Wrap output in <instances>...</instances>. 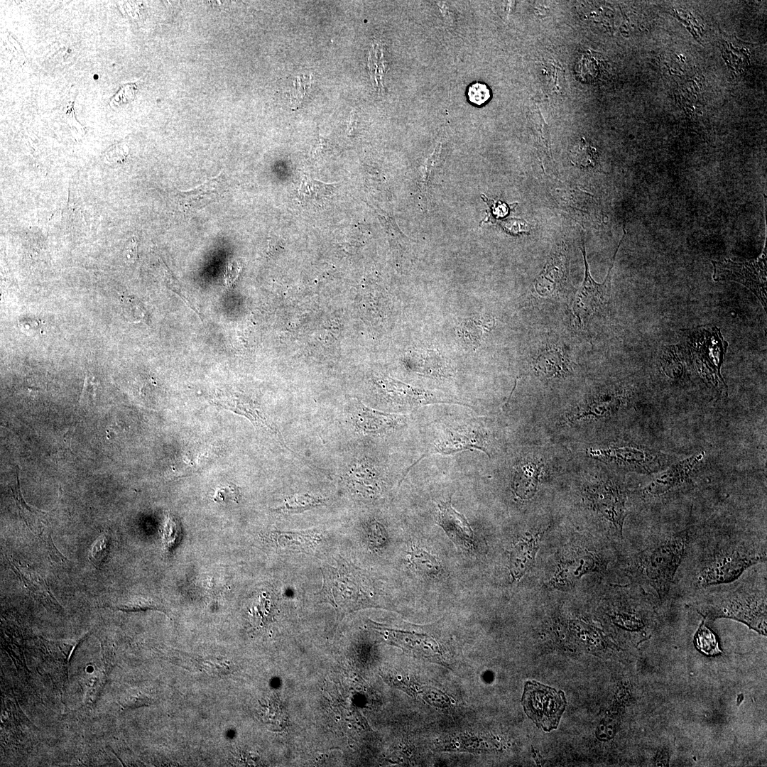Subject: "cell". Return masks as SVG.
Masks as SVG:
<instances>
[{
  "instance_id": "cell-32",
  "label": "cell",
  "mask_w": 767,
  "mask_h": 767,
  "mask_svg": "<svg viewBox=\"0 0 767 767\" xmlns=\"http://www.w3.org/2000/svg\"><path fill=\"white\" fill-rule=\"evenodd\" d=\"M333 186L313 179H305L300 186V195L306 201H320L330 195Z\"/></svg>"
},
{
  "instance_id": "cell-8",
  "label": "cell",
  "mask_w": 767,
  "mask_h": 767,
  "mask_svg": "<svg viewBox=\"0 0 767 767\" xmlns=\"http://www.w3.org/2000/svg\"><path fill=\"white\" fill-rule=\"evenodd\" d=\"M624 234L612 258L611 263L604 281L598 283L592 278L586 258L585 247L583 244L582 253L584 261V278L583 283L575 295L573 301V311L580 318L604 311L611 302V274L619 248L626 235L625 226Z\"/></svg>"
},
{
  "instance_id": "cell-1",
  "label": "cell",
  "mask_w": 767,
  "mask_h": 767,
  "mask_svg": "<svg viewBox=\"0 0 767 767\" xmlns=\"http://www.w3.org/2000/svg\"><path fill=\"white\" fill-rule=\"evenodd\" d=\"M697 549L687 576L695 592L737 580L746 570L766 560V543L746 534H709Z\"/></svg>"
},
{
  "instance_id": "cell-9",
  "label": "cell",
  "mask_w": 767,
  "mask_h": 767,
  "mask_svg": "<svg viewBox=\"0 0 767 767\" xmlns=\"http://www.w3.org/2000/svg\"><path fill=\"white\" fill-rule=\"evenodd\" d=\"M701 452L678 462L660 474L642 489L646 498H656L675 492L690 482L691 474L704 457Z\"/></svg>"
},
{
  "instance_id": "cell-19",
  "label": "cell",
  "mask_w": 767,
  "mask_h": 767,
  "mask_svg": "<svg viewBox=\"0 0 767 767\" xmlns=\"http://www.w3.org/2000/svg\"><path fill=\"white\" fill-rule=\"evenodd\" d=\"M222 173L206 180L193 188L180 190L178 198L180 205L187 210L200 209L215 201L225 190Z\"/></svg>"
},
{
  "instance_id": "cell-43",
  "label": "cell",
  "mask_w": 767,
  "mask_h": 767,
  "mask_svg": "<svg viewBox=\"0 0 767 767\" xmlns=\"http://www.w3.org/2000/svg\"><path fill=\"white\" fill-rule=\"evenodd\" d=\"M503 226L509 232L519 233L525 231L526 224L524 221L518 219H511L508 222H506Z\"/></svg>"
},
{
  "instance_id": "cell-2",
  "label": "cell",
  "mask_w": 767,
  "mask_h": 767,
  "mask_svg": "<svg viewBox=\"0 0 767 767\" xmlns=\"http://www.w3.org/2000/svg\"><path fill=\"white\" fill-rule=\"evenodd\" d=\"M690 530L657 535L635 560L640 581L659 599L668 594L692 538Z\"/></svg>"
},
{
  "instance_id": "cell-20",
  "label": "cell",
  "mask_w": 767,
  "mask_h": 767,
  "mask_svg": "<svg viewBox=\"0 0 767 767\" xmlns=\"http://www.w3.org/2000/svg\"><path fill=\"white\" fill-rule=\"evenodd\" d=\"M603 489L597 501V508L621 535L626 516L625 496L619 487L611 484L606 485Z\"/></svg>"
},
{
  "instance_id": "cell-12",
  "label": "cell",
  "mask_w": 767,
  "mask_h": 767,
  "mask_svg": "<svg viewBox=\"0 0 767 767\" xmlns=\"http://www.w3.org/2000/svg\"><path fill=\"white\" fill-rule=\"evenodd\" d=\"M377 383L385 392L386 396H388L392 401L399 404L410 406L437 403L462 404L459 401L449 398L447 396H437V394L433 392L416 389L390 378L380 379Z\"/></svg>"
},
{
  "instance_id": "cell-11",
  "label": "cell",
  "mask_w": 767,
  "mask_h": 767,
  "mask_svg": "<svg viewBox=\"0 0 767 767\" xmlns=\"http://www.w3.org/2000/svg\"><path fill=\"white\" fill-rule=\"evenodd\" d=\"M88 634L76 640H50L39 636L38 642L42 657L48 666L54 668L61 683V692L68 682V663L74 649Z\"/></svg>"
},
{
  "instance_id": "cell-28",
  "label": "cell",
  "mask_w": 767,
  "mask_h": 767,
  "mask_svg": "<svg viewBox=\"0 0 767 767\" xmlns=\"http://www.w3.org/2000/svg\"><path fill=\"white\" fill-rule=\"evenodd\" d=\"M694 643L697 650L707 656H714L722 651L713 631L702 623L694 636Z\"/></svg>"
},
{
  "instance_id": "cell-24",
  "label": "cell",
  "mask_w": 767,
  "mask_h": 767,
  "mask_svg": "<svg viewBox=\"0 0 767 767\" xmlns=\"http://www.w3.org/2000/svg\"><path fill=\"white\" fill-rule=\"evenodd\" d=\"M327 501L324 497L307 493L298 494L288 497L272 511L281 513H298L321 506Z\"/></svg>"
},
{
  "instance_id": "cell-31",
  "label": "cell",
  "mask_w": 767,
  "mask_h": 767,
  "mask_svg": "<svg viewBox=\"0 0 767 767\" xmlns=\"http://www.w3.org/2000/svg\"><path fill=\"white\" fill-rule=\"evenodd\" d=\"M110 609L126 612H136L146 610L163 611L161 604L151 597L134 596L126 602L115 606H109Z\"/></svg>"
},
{
  "instance_id": "cell-23",
  "label": "cell",
  "mask_w": 767,
  "mask_h": 767,
  "mask_svg": "<svg viewBox=\"0 0 767 767\" xmlns=\"http://www.w3.org/2000/svg\"><path fill=\"white\" fill-rule=\"evenodd\" d=\"M538 469L533 463L521 464L516 469L513 481V489L521 499L532 497L536 490Z\"/></svg>"
},
{
  "instance_id": "cell-13",
  "label": "cell",
  "mask_w": 767,
  "mask_h": 767,
  "mask_svg": "<svg viewBox=\"0 0 767 767\" xmlns=\"http://www.w3.org/2000/svg\"><path fill=\"white\" fill-rule=\"evenodd\" d=\"M214 403L246 418L255 427L273 436L281 444L288 449L276 425L266 417L261 407L253 401L244 396L236 395L219 398L218 401Z\"/></svg>"
},
{
  "instance_id": "cell-27",
  "label": "cell",
  "mask_w": 767,
  "mask_h": 767,
  "mask_svg": "<svg viewBox=\"0 0 767 767\" xmlns=\"http://www.w3.org/2000/svg\"><path fill=\"white\" fill-rule=\"evenodd\" d=\"M601 62L599 55L593 52L583 53L575 65V73L577 77L583 82L594 81L602 70Z\"/></svg>"
},
{
  "instance_id": "cell-21",
  "label": "cell",
  "mask_w": 767,
  "mask_h": 767,
  "mask_svg": "<svg viewBox=\"0 0 767 767\" xmlns=\"http://www.w3.org/2000/svg\"><path fill=\"white\" fill-rule=\"evenodd\" d=\"M438 508L439 523L450 536L459 544H469L472 540V531L464 516L452 507L451 500L441 502Z\"/></svg>"
},
{
  "instance_id": "cell-4",
  "label": "cell",
  "mask_w": 767,
  "mask_h": 767,
  "mask_svg": "<svg viewBox=\"0 0 767 767\" xmlns=\"http://www.w3.org/2000/svg\"><path fill=\"white\" fill-rule=\"evenodd\" d=\"M725 588L707 592L705 602L710 611L739 619L756 628L766 630V584L753 581L725 584Z\"/></svg>"
},
{
  "instance_id": "cell-5",
  "label": "cell",
  "mask_w": 767,
  "mask_h": 767,
  "mask_svg": "<svg viewBox=\"0 0 767 767\" xmlns=\"http://www.w3.org/2000/svg\"><path fill=\"white\" fill-rule=\"evenodd\" d=\"M690 345L695 366L703 379L717 389L727 391L720 368L728 342L724 340L719 329L712 325L697 328L692 334Z\"/></svg>"
},
{
  "instance_id": "cell-26",
  "label": "cell",
  "mask_w": 767,
  "mask_h": 767,
  "mask_svg": "<svg viewBox=\"0 0 767 767\" xmlns=\"http://www.w3.org/2000/svg\"><path fill=\"white\" fill-rule=\"evenodd\" d=\"M1 726L7 729L35 727L23 714L17 702L6 699L1 714Z\"/></svg>"
},
{
  "instance_id": "cell-36",
  "label": "cell",
  "mask_w": 767,
  "mask_h": 767,
  "mask_svg": "<svg viewBox=\"0 0 767 767\" xmlns=\"http://www.w3.org/2000/svg\"><path fill=\"white\" fill-rule=\"evenodd\" d=\"M278 542L284 545L300 546V548H308L314 543L317 539L309 532H288L279 533Z\"/></svg>"
},
{
  "instance_id": "cell-16",
  "label": "cell",
  "mask_w": 767,
  "mask_h": 767,
  "mask_svg": "<svg viewBox=\"0 0 767 767\" xmlns=\"http://www.w3.org/2000/svg\"><path fill=\"white\" fill-rule=\"evenodd\" d=\"M13 572L22 580L31 596L47 609L59 613L63 610L60 604L53 596L45 578L38 572L16 560H10Z\"/></svg>"
},
{
  "instance_id": "cell-15",
  "label": "cell",
  "mask_w": 767,
  "mask_h": 767,
  "mask_svg": "<svg viewBox=\"0 0 767 767\" xmlns=\"http://www.w3.org/2000/svg\"><path fill=\"white\" fill-rule=\"evenodd\" d=\"M352 424L365 434L385 433L401 425L404 417L380 412L357 403L350 414Z\"/></svg>"
},
{
  "instance_id": "cell-3",
  "label": "cell",
  "mask_w": 767,
  "mask_h": 767,
  "mask_svg": "<svg viewBox=\"0 0 767 767\" xmlns=\"http://www.w3.org/2000/svg\"><path fill=\"white\" fill-rule=\"evenodd\" d=\"M337 562V566L322 567L323 584L317 597L333 606L337 621L360 609L376 606V589L370 580L341 557Z\"/></svg>"
},
{
  "instance_id": "cell-33",
  "label": "cell",
  "mask_w": 767,
  "mask_h": 767,
  "mask_svg": "<svg viewBox=\"0 0 767 767\" xmlns=\"http://www.w3.org/2000/svg\"><path fill=\"white\" fill-rule=\"evenodd\" d=\"M110 548V534L104 532L95 540L89 550L88 559L97 569H99L104 563Z\"/></svg>"
},
{
  "instance_id": "cell-6",
  "label": "cell",
  "mask_w": 767,
  "mask_h": 767,
  "mask_svg": "<svg viewBox=\"0 0 767 767\" xmlns=\"http://www.w3.org/2000/svg\"><path fill=\"white\" fill-rule=\"evenodd\" d=\"M523 709L535 724L545 731L557 728L567 700L565 693L535 680L525 682L521 699Z\"/></svg>"
},
{
  "instance_id": "cell-29",
  "label": "cell",
  "mask_w": 767,
  "mask_h": 767,
  "mask_svg": "<svg viewBox=\"0 0 767 767\" xmlns=\"http://www.w3.org/2000/svg\"><path fill=\"white\" fill-rule=\"evenodd\" d=\"M349 479L356 487H363L366 489H372V491L377 485L378 480L375 471L365 464H356L352 467L349 473Z\"/></svg>"
},
{
  "instance_id": "cell-41",
  "label": "cell",
  "mask_w": 767,
  "mask_h": 767,
  "mask_svg": "<svg viewBox=\"0 0 767 767\" xmlns=\"http://www.w3.org/2000/svg\"><path fill=\"white\" fill-rule=\"evenodd\" d=\"M178 534V525L173 517L170 516L166 522V525L164 528V540L167 546H172L175 544L173 540H175L177 537L173 535Z\"/></svg>"
},
{
  "instance_id": "cell-30",
  "label": "cell",
  "mask_w": 767,
  "mask_h": 767,
  "mask_svg": "<svg viewBox=\"0 0 767 767\" xmlns=\"http://www.w3.org/2000/svg\"><path fill=\"white\" fill-rule=\"evenodd\" d=\"M153 698L146 690L131 687L124 690L119 697L121 709H133L148 706L153 703Z\"/></svg>"
},
{
  "instance_id": "cell-37",
  "label": "cell",
  "mask_w": 767,
  "mask_h": 767,
  "mask_svg": "<svg viewBox=\"0 0 767 767\" xmlns=\"http://www.w3.org/2000/svg\"><path fill=\"white\" fill-rule=\"evenodd\" d=\"M411 560L416 568L426 573L438 572V562L427 552L422 550H414L411 553Z\"/></svg>"
},
{
  "instance_id": "cell-38",
  "label": "cell",
  "mask_w": 767,
  "mask_h": 767,
  "mask_svg": "<svg viewBox=\"0 0 767 767\" xmlns=\"http://www.w3.org/2000/svg\"><path fill=\"white\" fill-rule=\"evenodd\" d=\"M540 370L545 373L546 375L553 376L557 375L560 372H565V368L562 359L557 354H547L543 357H540L539 362L537 364Z\"/></svg>"
},
{
  "instance_id": "cell-17",
  "label": "cell",
  "mask_w": 767,
  "mask_h": 767,
  "mask_svg": "<svg viewBox=\"0 0 767 767\" xmlns=\"http://www.w3.org/2000/svg\"><path fill=\"white\" fill-rule=\"evenodd\" d=\"M567 264L565 246H557L535 280V288L538 293L542 295H549L562 286L567 273Z\"/></svg>"
},
{
  "instance_id": "cell-7",
  "label": "cell",
  "mask_w": 767,
  "mask_h": 767,
  "mask_svg": "<svg viewBox=\"0 0 767 767\" xmlns=\"http://www.w3.org/2000/svg\"><path fill=\"white\" fill-rule=\"evenodd\" d=\"M714 281H733L746 286L766 309V253L760 258L744 262L729 259L712 261Z\"/></svg>"
},
{
  "instance_id": "cell-34",
  "label": "cell",
  "mask_w": 767,
  "mask_h": 767,
  "mask_svg": "<svg viewBox=\"0 0 767 767\" xmlns=\"http://www.w3.org/2000/svg\"><path fill=\"white\" fill-rule=\"evenodd\" d=\"M571 155L572 161L581 167H593L597 159L596 150L584 141L574 146Z\"/></svg>"
},
{
  "instance_id": "cell-35",
  "label": "cell",
  "mask_w": 767,
  "mask_h": 767,
  "mask_svg": "<svg viewBox=\"0 0 767 767\" xmlns=\"http://www.w3.org/2000/svg\"><path fill=\"white\" fill-rule=\"evenodd\" d=\"M200 665L205 672L214 676L229 674L233 670L232 663L229 660L214 656L202 658Z\"/></svg>"
},
{
  "instance_id": "cell-22",
  "label": "cell",
  "mask_w": 767,
  "mask_h": 767,
  "mask_svg": "<svg viewBox=\"0 0 767 767\" xmlns=\"http://www.w3.org/2000/svg\"><path fill=\"white\" fill-rule=\"evenodd\" d=\"M538 535L523 538L518 542L511 553V572L519 580L532 565L538 549Z\"/></svg>"
},
{
  "instance_id": "cell-39",
  "label": "cell",
  "mask_w": 767,
  "mask_h": 767,
  "mask_svg": "<svg viewBox=\"0 0 767 767\" xmlns=\"http://www.w3.org/2000/svg\"><path fill=\"white\" fill-rule=\"evenodd\" d=\"M239 497L240 493L238 487L233 484H229L220 486L216 489L213 500L217 503L227 504L238 502Z\"/></svg>"
},
{
  "instance_id": "cell-18",
  "label": "cell",
  "mask_w": 767,
  "mask_h": 767,
  "mask_svg": "<svg viewBox=\"0 0 767 767\" xmlns=\"http://www.w3.org/2000/svg\"><path fill=\"white\" fill-rule=\"evenodd\" d=\"M31 636L24 625L11 621H4L1 626V647L13 660L18 672H28L25 658L26 642Z\"/></svg>"
},
{
  "instance_id": "cell-14",
  "label": "cell",
  "mask_w": 767,
  "mask_h": 767,
  "mask_svg": "<svg viewBox=\"0 0 767 767\" xmlns=\"http://www.w3.org/2000/svg\"><path fill=\"white\" fill-rule=\"evenodd\" d=\"M485 443L484 435L475 430H448L434 444L432 448L408 468L406 473L423 457L434 453L451 455L462 450L476 449L484 452L490 457L485 447Z\"/></svg>"
},
{
  "instance_id": "cell-44",
  "label": "cell",
  "mask_w": 767,
  "mask_h": 767,
  "mask_svg": "<svg viewBox=\"0 0 767 767\" xmlns=\"http://www.w3.org/2000/svg\"><path fill=\"white\" fill-rule=\"evenodd\" d=\"M137 241L136 237H132L131 239L127 243L126 246L125 253L126 259L129 262H134L137 256Z\"/></svg>"
},
{
  "instance_id": "cell-25",
  "label": "cell",
  "mask_w": 767,
  "mask_h": 767,
  "mask_svg": "<svg viewBox=\"0 0 767 767\" xmlns=\"http://www.w3.org/2000/svg\"><path fill=\"white\" fill-rule=\"evenodd\" d=\"M109 671L102 663L94 668L85 680V701L87 706L94 705L103 691Z\"/></svg>"
},
{
  "instance_id": "cell-42",
  "label": "cell",
  "mask_w": 767,
  "mask_h": 767,
  "mask_svg": "<svg viewBox=\"0 0 767 767\" xmlns=\"http://www.w3.org/2000/svg\"><path fill=\"white\" fill-rule=\"evenodd\" d=\"M95 388L96 382L93 376H91L89 373L87 374L85 376L80 402L85 399L88 400L90 398H93L94 397Z\"/></svg>"
},
{
  "instance_id": "cell-40",
  "label": "cell",
  "mask_w": 767,
  "mask_h": 767,
  "mask_svg": "<svg viewBox=\"0 0 767 767\" xmlns=\"http://www.w3.org/2000/svg\"><path fill=\"white\" fill-rule=\"evenodd\" d=\"M491 92L489 87L483 83L477 82L469 86L468 97L471 102L482 105L489 100Z\"/></svg>"
},
{
  "instance_id": "cell-10",
  "label": "cell",
  "mask_w": 767,
  "mask_h": 767,
  "mask_svg": "<svg viewBox=\"0 0 767 767\" xmlns=\"http://www.w3.org/2000/svg\"><path fill=\"white\" fill-rule=\"evenodd\" d=\"M16 481L11 487L12 494L16 501L21 516L33 534L39 537L48 547L49 550L58 560H64L65 557L55 548L52 539L50 512L44 511L28 505L23 497L19 482L18 467H16Z\"/></svg>"
}]
</instances>
